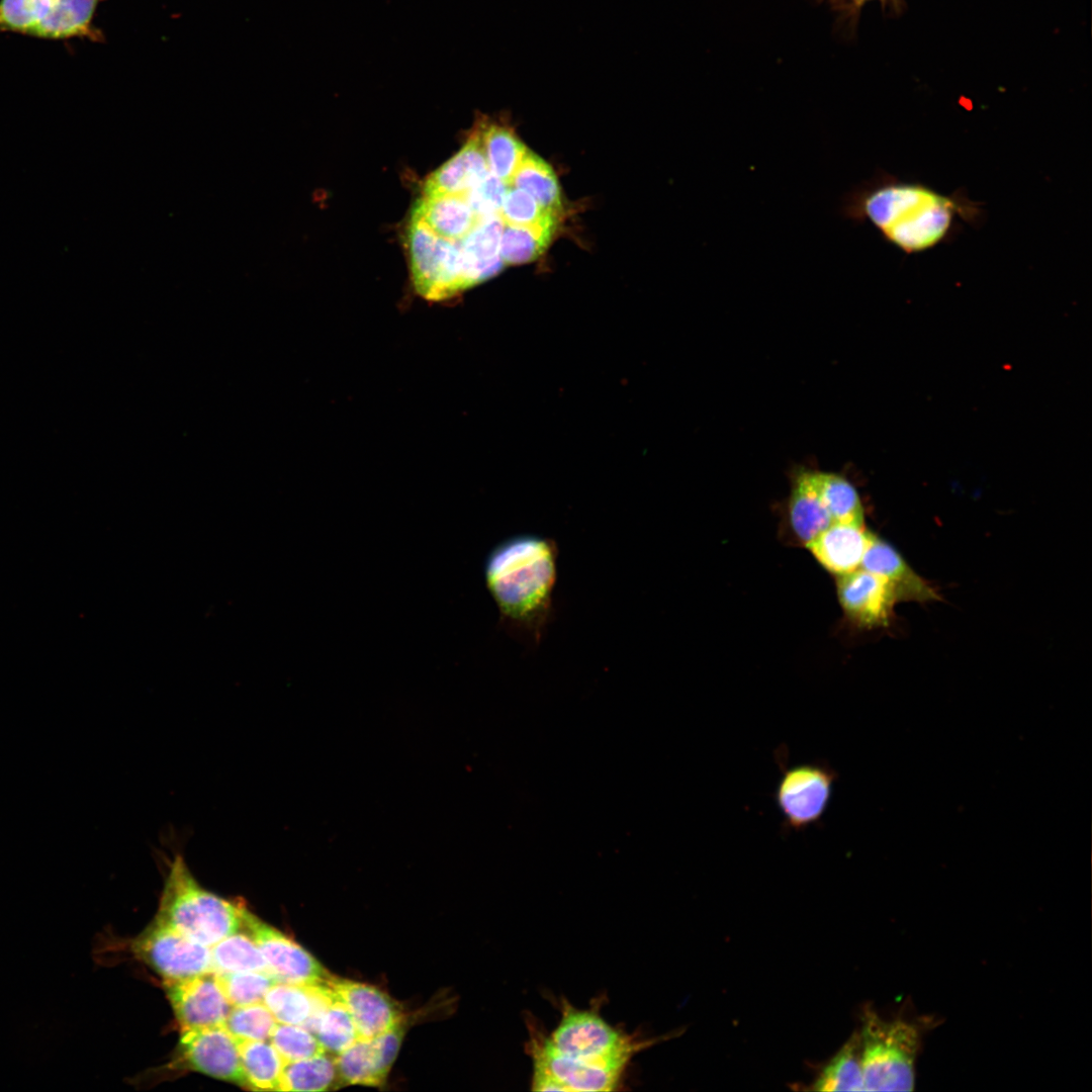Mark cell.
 Segmentation results:
<instances>
[{
  "instance_id": "cell-25",
  "label": "cell",
  "mask_w": 1092,
  "mask_h": 1092,
  "mask_svg": "<svg viewBox=\"0 0 1092 1092\" xmlns=\"http://www.w3.org/2000/svg\"><path fill=\"white\" fill-rule=\"evenodd\" d=\"M511 186L524 190L547 210L555 214L560 211L561 193L557 177L551 166L530 150L526 151Z\"/></svg>"
},
{
  "instance_id": "cell-19",
  "label": "cell",
  "mask_w": 1092,
  "mask_h": 1092,
  "mask_svg": "<svg viewBox=\"0 0 1092 1092\" xmlns=\"http://www.w3.org/2000/svg\"><path fill=\"white\" fill-rule=\"evenodd\" d=\"M489 173L477 124L463 148L428 177L424 195L465 196Z\"/></svg>"
},
{
  "instance_id": "cell-1",
  "label": "cell",
  "mask_w": 1092,
  "mask_h": 1092,
  "mask_svg": "<svg viewBox=\"0 0 1092 1092\" xmlns=\"http://www.w3.org/2000/svg\"><path fill=\"white\" fill-rule=\"evenodd\" d=\"M561 1018L549 1034L531 1033L532 1090L613 1091L632 1057L654 1040H639L610 1025L597 1009L561 1003Z\"/></svg>"
},
{
  "instance_id": "cell-20",
  "label": "cell",
  "mask_w": 1092,
  "mask_h": 1092,
  "mask_svg": "<svg viewBox=\"0 0 1092 1092\" xmlns=\"http://www.w3.org/2000/svg\"><path fill=\"white\" fill-rule=\"evenodd\" d=\"M888 580L900 600L932 601L937 594L891 545L873 534L860 567Z\"/></svg>"
},
{
  "instance_id": "cell-33",
  "label": "cell",
  "mask_w": 1092,
  "mask_h": 1092,
  "mask_svg": "<svg viewBox=\"0 0 1092 1092\" xmlns=\"http://www.w3.org/2000/svg\"><path fill=\"white\" fill-rule=\"evenodd\" d=\"M214 975L223 995L233 1006L263 1003L267 991L277 983L263 972H229Z\"/></svg>"
},
{
  "instance_id": "cell-22",
  "label": "cell",
  "mask_w": 1092,
  "mask_h": 1092,
  "mask_svg": "<svg viewBox=\"0 0 1092 1092\" xmlns=\"http://www.w3.org/2000/svg\"><path fill=\"white\" fill-rule=\"evenodd\" d=\"M789 515L796 536L805 544L833 524L813 485L810 471H801L795 478Z\"/></svg>"
},
{
  "instance_id": "cell-17",
  "label": "cell",
  "mask_w": 1092,
  "mask_h": 1092,
  "mask_svg": "<svg viewBox=\"0 0 1092 1092\" xmlns=\"http://www.w3.org/2000/svg\"><path fill=\"white\" fill-rule=\"evenodd\" d=\"M504 226L499 214L482 216L458 242L466 289L496 275L505 266L499 254Z\"/></svg>"
},
{
  "instance_id": "cell-16",
  "label": "cell",
  "mask_w": 1092,
  "mask_h": 1092,
  "mask_svg": "<svg viewBox=\"0 0 1092 1092\" xmlns=\"http://www.w3.org/2000/svg\"><path fill=\"white\" fill-rule=\"evenodd\" d=\"M872 536L863 523L837 522L806 546L823 567L842 575L860 567Z\"/></svg>"
},
{
  "instance_id": "cell-4",
  "label": "cell",
  "mask_w": 1092,
  "mask_h": 1092,
  "mask_svg": "<svg viewBox=\"0 0 1092 1092\" xmlns=\"http://www.w3.org/2000/svg\"><path fill=\"white\" fill-rule=\"evenodd\" d=\"M242 907L200 887L184 858L177 854L170 864L155 920L211 947L239 931Z\"/></svg>"
},
{
  "instance_id": "cell-31",
  "label": "cell",
  "mask_w": 1092,
  "mask_h": 1092,
  "mask_svg": "<svg viewBox=\"0 0 1092 1092\" xmlns=\"http://www.w3.org/2000/svg\"><path fill=\"white\" fill-rule=\"evenodd\" d=\"M312 1033L326 1052L336 1055L358 1039L356 1026L350 1013L334 995L316 1021Z\"/></svg>"
},
{
  "instance_id": "cell-29",
  "label": "cell",
  "mask_w": 1092,
  "mask_h": 1092,
  "mask_svg": "<svg viewBox=\"0 0 1092 1092\" xmlns=\"http://www.w3.org/2000/svg\"><path fill=\"white\" fill-rule=\"evenodd\" d=\"M336 1076L335 1062L326 1054L286 1062L279 1091H324L331 1086Z\"/></svg>"
},
{
  "instance_id": "cell-32",
  "label": "cell",
  "mask_w": 1092,
  "mask_h": 1092,
  "mask_svg": "<svg viewBox=\"0 0 1092 1092\" xmlns=\"http://www.w3.org/2000/svg\"><path fill=\"white\" fill-rule=\"evenodd\" d=\"M505 224L522 225L554 230L557 215L541 206L531 195L522 189L510 187L500 211Z\"/></svg>"
},
{
  "instance_id": "cell-6",
  "label": "cell",
  "mask_w": 1092,
  "mask_h": 1092,
  "mask_svg": "<svg viewBox=\"0 0 1092 1092\" xmlns=\"http://www.w3.org/2000/svg\"><path fill=\"white\" fill-rule=\"evenodd\" d=\"M104 0H0V33L69 40H104L94 23L98 5Z\"/></svg>"
},
{
  "instance_id": "cell-36",
  "label": "cell",
  "mask_w": 1092,
  "mask_h": 1092,
  "mask_svg": "<svg viewBox=\"0 0 1092 1092\" xmlns=\"http://www.w3.org/2000/svg\"><path fill=\"white\" fill-rule=\"evenodd\" d=\"M510 187L489 173L465 197L478 217L498 214Z\"/></svg>"
},
{
  "instance_id": "cell-12",
  "label": "cell",
  "mask_w": 1092,
  "mask_h": 1092,
  "mask_svg": "<svg viewBox=\"0 0 1092 1092\" xmlns=\"http://www.w3.org/2000/svg\"><path fill=\"white\" fill-rule=\"evenodd\" d=\"M163 986L181 1031L223 1025L232 1005L214 973L164 980Z\"/></svg>"
},
{
  "instance_id": "cell-8",
  "label": "cell",
  "mask_w": 1092,
  "mask_h": 1092,
  "mask_svg": "<svg viewBox=\"0 0 1092 1092\" xmlns=\"http://www.w3.org/2000/svg\"><path fill=\"white\" fill-rule=\"evenodd\" d=\"M407 247L413 283L420 295L430 300H442L466 289L458 242L437 236L423 221L412 216Z\"/></svg>"
},
{
  "instance_id": "cell-14",
  "label": "cell",
  "mask_w": 1092,
  "mask_h": 1092,
  "mask_svg": "<svg viewBox=\"0 0 1092 1092\" xmlns=\"http://www.w3.org/2000/svg\"><path fill=\"white\" fill-rule=\"evenodd\" d=\"M404 1019L371 1039H357L334 1059L337 1075L352 1085H382L397 1056Z\"/></svg>"
},
{
  "instance_id": "cell-35",
  "label": "cell",
  "mask_w": 1092,
  "mask_h": 1092,
  "mask_svg": "<svg viewBox=\"0 0 1092 1092\" xmlns=\"http://www.w3.org/2000/svg\"><path fill=\"white\" fill-rule=\"evenodd\" d=\"M269 1039L285 1063L327 1053L316 1036L301 1025L277 1022Z\"/></svg>"
},
{
  "instance_id": "cell-26",
  "label": "cell",
  "mask_w": 1092,
  "mask_h": 1092,
  "mask_svg": "<svg viewBox=\"0 0 1092 1092\" xmlns=\"http://www.w3.org/2000/svg\"><path fill=\"white\" fill-rule=\"evenodd\" d=\"M241 1063L251 1090L279 1091L285 1062L265 1040H238Z\"/></svg>"
},
{
  "instance_id": "cell-28",
  "label": "cell",
  "mask_w": 1092,
  "mask_h": 1092,
  "mask_svg": "<svg viewBox=\"0 0 1092 1092\" xmlns=\"http://www.w3.org/2000/svg\"><path fill=\"white\" fill-rule=\"evenodd\" d=\"M210 951L213 973H267L266 961L249 934L233 933L212 945Z\"/></svg>"
},
{
  "instance_id": "cell-3",
  "label": "cell",
  "mask_w": 1092,
  "mask_h": 1092,
  "mask_svg": "<svg viewBox=\"0 0 1092 1092\" xmlns=\"http://www.w3.org/2000/svg\"><path fill=\"white\" fill-rule=\"evenodd\" d=\"M558 548L534 534L509 537L489 552L484 578L506 629L523 644L537 646L550 623Z\"/></svg>"
},
{
  "instance_id": "cell-34",
  "label": "cell",
  "mask_w": 1092,
  "mask_h": 1092,
  "mask_svg": "<svg viewBox=\"0 0 1092 1092\" xmlns=\"http://www.w3.org/2000/svg\"><path fill=\"white\" fill-rule=\"evenodd\" d=\"M277 1021L262 1004L231 1008L223 1026L238 1040H267Z\"/></svg>"
},
{
  "instance_id": "cell-13",
  "label": "cell",
  "mask_w": 1092,
  "mask_h": 1092,
  "mask_svg": "<svg viewBox=\"0 0 1092 1092\" xmlns=\"http://www.w3.org/2000/svg\"><path fill=\"white\" fill-rule=\"evenodd\" d=\"M325 983L350 1013L358 1039L376 1037L404 1019L396 1002L372 985L331 974Z\"/></svg>"
},
{
  "instance_id": "cell-24",
  "label": "cell",
  "mask_w": 1092,
  "mask_h": 1092,
  "mask_svg": "<svg viewBox=\"0 0 1092 1092\" xmlns=\"http://www.w3.org/2000/svg\"><path fill=\"white\" fill-rule=\"evenodd\" d=\"M811 1089L815 1091H864L858 1031L853 1033L823 1067Z\"/></svg>"
},
{
  "instance_id": "cell-2",
  "label": "cell",
  "mask_w": 1092,
  "mask_h": 1092,
  "mask_svg": "<svg viewBox=\"0 0 1092 1092\" xmlns=\"http://www.w3.org/2000/svg\"><path fill=\"white\" fill-rule=\"evenodd\" d=\"M980 212L963 194L945 195L882 172L847 192L840 206L843 218L872 224L885 242L906 254L934 248L951 235L957 216L972 223Z\"/></svg>"
},
{
  "instance_id": "cell-30",
  "label": "cell",
  "mask_w": 1092,
  "mask_h": 1092,
  "mask_svg": "<svg viewBox=\"0 0 1092 1092\" xmlns=\"http://www.w3.org/2000/svg\"><path fill=\"white\" fill-rule=\"evenodd\" d=\"M554 230L505 224L499 254L505 265L532 262L548 247Z\"/></svg>"
},
{
  "instance_id": "cell-37",
  "label": "cell",
  "mask_w": 1092,
  "mask_h": 1092,
  "mask_svg": "<svg viewBox=\"0 0 1092 1092\" xmlns=\"http://www.w3.org/2000/svg\"><path fill=\"white\" fill-rule=\"evenodd\" d=\"M852 1H854V2H858V1H863V0H852Z\"/></svg>"
},
{
  "instance_id": "cell-27",
  "label": "cell",
  "mask_w": 1092,
  "mask_h": 1092,
  "mask_svg": "<svg viewBox=\"0 0 1092 1092\" xmlns=\"http://www.w3.org/2000/svg\"><path fill=\"white\" fill-rule=\"evenodd\" d=\"M813 485L833 523H863V510L855 487L843 476L810 471Z\"/></svg>"
},
{
  "instance_id": "cell-21",
  "label": "cell",
  "mask_w": 1092,
  "mask_h": 1092,
  "mask_svg": "<svg viewBox=\"0 0 1092 1092\" xmlns=\"http://www.w3.org/2000/svg\"><path fill=\"white\" fill-rule=\"evenodd\" d=\"M412 216L437 236L453 242L461 241L479 218L466 197L459 195H423L415 203Z\"/></svg>"
},
{
  "instance_id": "cell-9",
  "label": "cell",
  "mask_w": 1092,
  "mask_h": 1092,
  "mask_svg": "<svg viewBox=\"0 0 1092 1092\" xmlns=\"http://www.w3.org/2000/svg\"><path fill=\"white\" fill-rule=\"evenodd\" d=\"M132 950L164 980L213 973L210 947L156 920L133 940Z\"/></svg>"
},
{
  "instance_id": "cell-23",
  "label": "cell",
  "mask_w": 1092,
  "mask_h": 1092,
  "mask_svg": "<svg viewBox=\"0 0 1092 1092\" xmlns=\"http://www.w3.org/2000/svg\"><path fill=\"white\" fill-rule=\"evenodd\" d=\"M489 171L507 185L511 182L526 151L514 131L499 123L478 122Z\"/></svg>"
},
{
  "instance_id": "cell-5",
  "label": "cell",
  "mask_w": 1092,
  "mask_h": 1092,
  "mask_svg": "<svg viewBox=\"0 0 1092 1092\" xmlns=\"http://www.w3.org/2000/svg\"><path fill=\"white\" fill-rule=\"evenodd\" d=\"M858 1033L864 1091H912L921 1038L918 1026L899 1018L886 1020L867 1006Z\"/></svg>"
},
{
  "instance_id": "cell-7",
  "label": "cell",
  "mask_w": 1092,
  "mask_h": 1092,
  "mask_svg": "<svg viewBox=\"0 0 1092 1092\" xmlns=\"http://www.w3.org/2000/svg\"><path fill=\"white\" fill-rule=\"evenodd\" d=\"M787 754L783 745L776 752L781 778L775 801L784 831L798 833L821 822L831 802L838 774L825 760L789 766Z\"/></svg>"
},
{
  "instance_id": "cell-18",
  "label": "cell",
  "mask_w": 1092,
  "mask_h": 1092,
  "mask_svg": "<svg viewBox=\"0 0 1092 1092\" xmlns=\"http://www.w3.org/2000/svg\"><path fill=\"white\" fill-rule=\"evenodd\" d=\"M332 999L325 981L313 985L277 982L267 991L263 1003L277 1022L301 1025L312 1032Z\"/></svg>"
},
{
  "instance_id": "cell-15",
  "label": "cell",
  "mask_w": 1092,
  "mask_h": 1092,
  "mask_svg": "<svg viewBox=\"0 0 1092 1092\" xmlns=\"http://www.w3.org/2000/svg\"><path fill=\"white\" fill-rule=\"evenodd\" d=\"M837 594L847 616L864 627L887 625L900 601L888 580L862 568L838 575Z\"/></svg>"
},
{
  "instance_id": "cell-11",
  "label": "cell",
  "mask_w": 1092,
  "mask_h": 1092,
  "mask_svg": "<svg viewBox=\"0 0 1092 1092\" xmlns=\"http://www.w3.org/2000/svg\"><path fill=\"white\" fill-rule=\"evenodd\" d=\"M179 1051L191 1070L249 1089L237 1039L223 1025L181 1031Z\"/></svg>"
},
{
  "instance_id": "cell-10",
  "label": "cell",
  "mask_w": 1092,
  "mask_h": 1092,
  "mask_svg": "<svg viewBox=\"0 0 1092 1092\" xmlns=\"http://www.w3.org/2000/svg\"><path fill=\"white\" fill-rule=\"evenodd\" d=\"M242 925L261 950L267 974L274 980L296 985L325 981L329 973L308 951L285 934L242 907Z\"/></svg>"
}]
</instances>
